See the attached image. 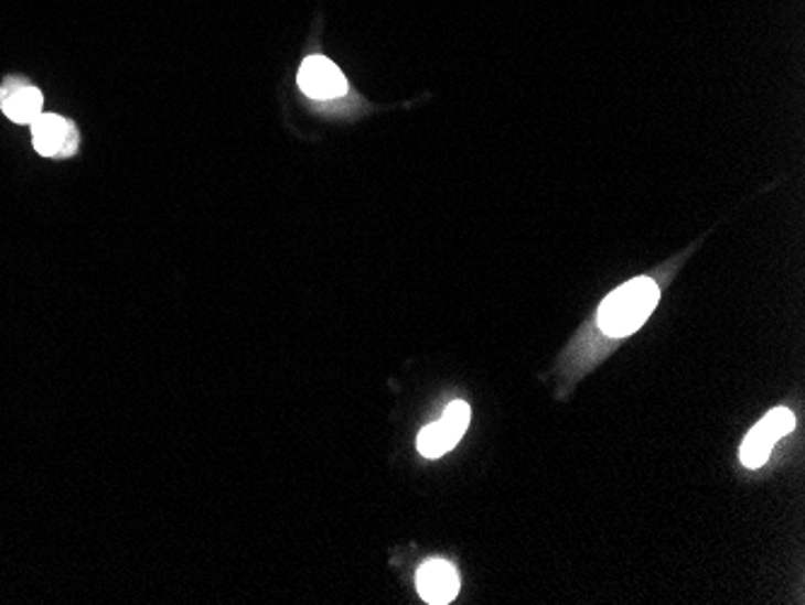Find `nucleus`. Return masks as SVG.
I'll use <instances>...</instances> for the list:
<instances>
[{
	"mask_svg": "<svg viewBox=\"0 0 805 605\" xmlns=\"http://www.w3.org/2000/svg\"><path fill=\"white\" fill-rule=\"evenodd\" d=\"M661 300L658 285L648 278H634L610 292L599 306V328L610 338H625L644 326Z\"/></svg>",
	"mask_w": 805,
	"mask_h": 605,
	"instance_id": "obj_1",
	"label": "nucleus"
},
{
	"mask_svg": "<svg viewBox=\"0 0 805 605\" xmlns=\"http://www.w3.org/2000/svg\"><path fill=\"white\" fill-rule=\"evenodd\" d=\"M794 428H796V418L788 408L770 410V413L748 432L743 446H740V461H743V466L760 468L762 463L770 458L772 446L788 432H794Z\"/></svg>",
	"mask_w": 805,
	"mask_h": 605,
	"instance_id": "obj_2",
	"label": "nucleus"
},
{
	"mask_svg": "<svg viewBox=\"0 0 805 605\" xmlns=\"http://www.w3.org/2000/svg\"><path fill=\"white\" fill-rule=\"evenodd\" d=\"M300 89L311 99H337L347 95V77L326 56H309L297 73Z\"/></svg>",
	"mask_w": 805,
	"mask_h": 605,
	"instance_id": "obj_3",
	"label": "nucleus"
},
{
	"mask_svg": "<svg viewBox=\"0 0 805 605\" xmlns=\"http://www.w3.org/2000/svg\"><path fill=\"white\" fill-rule=\"evenodd\" d=\"M34 148L44 158H71L77 150V128L58 114H42L32 123Z\"/></svg>",
	"mask_w": 805,
	"mask_h": 605,
	"instance_id": "obj_4",
	"label": "nucleus"
},
{
	"mask_svg": "<svg viewBox=\"0 0 805 605\" xmlns=\"http://www.w3.org/2000/svg\"><path fill=\"white\" fill-rule=\"evenodd\" d=\"M461 579L453 564L444 560H430L418 570V591L420 596L432 605H444L457 598Z\"/></svg>",
	"mask_w": 805,
	"mask_h": 605,
	"instance_id": "obj_5",
	"label": "nucleus"
},
{
	"mask_svg": "<svg viewBox=\"0 0 805 605\" xmlns=\"http://www.w3.org/2000/svg\"><path fill=\"white\" fill-rule=\"evenodd\" d=\"M0 107H3L6 116L10 121L15 123H34L39 116H42L44 111V97L42 93H39L36 87L32 85H20L15 89H10V93L3 95V101H0Z\"/></svg>",
	"mask_w": 805,
	"mask_h": 605,
	"instance_id": "obj_6",
	"label": "nucleus"
},
{
	"mask_svg": "<svg viewBox=\"0 0 805 605\" xmlns=\"http://www.w3.org/2000/svg\"><path fill=\"white\" fill-rule=\"evenodd\" d=\"M457 444H459V436L447 428L444 420H439L434 424H427V428L418 436V449H420V454L427 456V458L444 456Z\"/></svg>",
	"mask_w": 805,
	"mask_h": 605,
	"instance_id": "obj_7",
	"label": "nucleus"
},
{
	"mask_svg": "<svg viewBox=\"0 0 805 605\" xmlns=\"http://www.w3.org/2000/svg\"><path fill=\"white\" fill-rule=\"evenodd\" d=\"M441 420H444L447 428H449V430H451L453 434H457L459 440H461V436L465 434V430H469V422H471V408H469V403H463V401L451 403V406L447 408L444 418H441Z\"/></svg>",
	"mask_w": 805,
	"mask_h": 605,
	"instance_id": "obj_8",
	"label": "nucleus"
}]
</instances>
